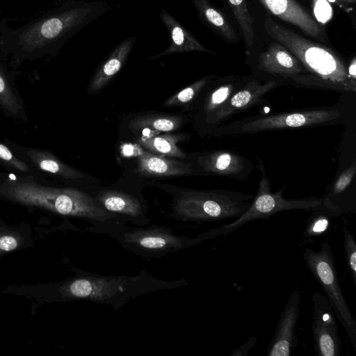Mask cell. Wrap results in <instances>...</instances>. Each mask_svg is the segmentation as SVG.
I'll return each mask as SVG.
<instances>
[{"label": "cell", "instance_id": "1", "mask_svg": "<svg viewBox=\"0 0 356 356\" xmlns=\"http://www.w3.org/2000/svg\"><path fill=\"white\" fill-rule=\"evenodd\" d=\"M104 0H60L16 28L0 20V59L17 72L25 62L57 56L74 35L109 11Z\"/></svg>", "mask_w": 356, "mask_h": 356}, {"label": "cell", "instance_id": "2", "mask_svg": "<svg viewBox=\"0 0 356 356\" xmlns=\"http://www.w3.org/2000/svg\"><path fill=\"white\" fill-rule=\"evenodd\" d=\"M44 177L0 171V197L40 207L63 215L99 221L115 216L101 208L88 194L73 188L47 184Z\"/></svg>", "mask_w": 356, "mask_h": 356}, {"label": "cell", "instance_id": "3", "mask_svg": "<svg viewBox=\"0 0 356 356\" xmlns=\"http://www.w3.org/2000/svg\"><path fill=\"white\" fill-rule=\"evenodd\" d=\"M267 34L287 48L315 80L318 90L342 92H356V78L348 65L332 49L314 42L267 17L264 23Z\"/></svg>", "mask_w": 356, "mask_h": 356}, {"label": "cell", "instance_id": "4", "mask_svg": "<svg viewBox=\"0 0 356 356\" xmlns=\"http://www.w3.org/2000/svg\"><path fill=\"white\" fill-rule=\"evenodd\" d=\"M346 108L339 104L293 109L271 114L243 118L216 128L211 135L218 138L255 134L282 129L312 128L341 124L346 120Z\"/></svg>", "mask_w": 356, "mask_h": 356}, {"label": "cell", "instance_id": "5", "mask_svg": "<svg viewBox=\"0 0 356 356\" xmlns=\"http://www.w3.org/2000/svg\"><path fill=\"white\" fill-rule=\"evenodd\" d=\"M258 164L256 165L261 172L258 189L249 208L238 218L230 223L212 229L204 234L202 239L225 236L240 228L245 224L259 219H268L275 214L286 210L312 211L320 207L324 202L323 197H309L300 199H289L283 196L286 186L278 191H271L270 179L261 159L256 156Z\"/></svg>", "mask_w": 356, "mask_h": 356}, {"label": "cell", "instance_id": "6", "mask_svg": "<svg viewBox=\"0 0 356 356\" xmlns=\"http://www.w3.org/2000/svg\"><path fill=\"white\" fill-rule=\"evenodd\" d=\"M254 195L230 190L188 191L177 198L176 213L185 220L236 219L250 207Z\"/></svg>", "mask_w": 356, "mask_h": 356}, {"label": "cell", "instance_id": "7", "mask_svg": "<svg viewBox=\"0 0 356 356\" xmlns=\"http://www.w3.org/2000/svg\"><path fill=\"white\" fill-rule=\"evenodd\" d=\"M302 257L356 350V321L342 293L334 257L328 241L325 240L318 251L306 248Z\"/></svg>", "mask_w": 356, "mask_h": 356}, {"label": "cell", "instance_id": "8", "mask_svg": "<svg viewBox=\"0 0 356 356\" xmlns=\"http://www.w3.org/2000/svg\"><path fill=\"white\" fill-rule=\"evenodd\" d=\"M252 75L262 80L276 79L284 86L318 90L314 78L284 46L274 41L251 62Z\"/></svg>", "mask_w": 356, "mask_h": 356}, {"label": "cell", "instance_id": "9", "mask_svg": "<svg viewBox=\"0 0 356 356\" xmlns=\"http://www.w3.org/2000/svg\"><path fill=\"white\" fill-rule=\"evenodd\" d=\"M284 86L276 79L262 80L252 74L248 76L242 85L232 95L222 108L212 119L209 133L227 122L234 115L250 108L268 104L265 95L275 88Z\"/></svg>", "mask_w": 356, "mask_h": 356}, {"label": "cell", "instance_id": "10", "mask_svg": "<svg viewBox=\"0 0 356 356\" xmlns=\"http://www.w3.org/2000/svg\"><path fill=\"white\" fill-rule=\"evenodd\" d=\"M312 300V330L315 351L321 356H339L342 342L334 312L325 296L320 292H315Z\"/></svg>", "mask_w": 356, "mask_h": 356}, {"label": "cell", "instance_id": "11", "mask_svg": "<svg viewBox=\"0 0 356 356\" xmlns=\"http://www.w3.org/2000/svg\"><path fill=\"white\" fill-rule=\"evenodd\" d=\"M197 172L245 181L254 168L251 160L231 149H213L197 154Z\"/></svg>", "mask_w": 356, "mask_h": 356}, {"label": "cell", "instance_id": "12", "mask_svg": "<svg viewBox=\"0 0 356 356\" xmlns=\"http://www.w3.org/2000/svg\"><path fill=\"white\" fill-rule=\"evenodd\" d=\"M5 143L17 157L29 165L35 175L61 180L85 177L81 172L63 163L49 150L24 147L8 139L5 140Z\"/></svg>", "mask_w": 356, "mask_h": 356}, {"label": "cell", "instance_id": "13", "mask_svg": "<svg viewBox=\"0 0 356 356\" xmlns=\"http://www.w3.org/2000/svg\"><path fill=\"white\" fill-rule=\"evenodd\" d=\"M301 295L298 289L291 293L268 348V356H289L298 345L296 325L300 316Z\"/></svg>", "mask_w": 356, "mask_h": 356}, {"label": "cell", "instance_id": "14", "mask_svg": "<svg viewBox=\"0 0 356 356\" xmlns=\"http://www.w3.org/2000/svg\"><path fill=\"white\" fill-rule=\"evenodd\" d=\"M259 1L275 16L296 26L305 34L324 43L329 42L324 28L296 0Z\"/></svg>", "mask_w": 356, "mask_h": 356}, {"label": "cell", "instance_id": "15", "mask_svg": "<svg viewBox=\"0 0 356 356\" xmlns=\"http://www.w3.org/2000/svg\"><path fill=\"white\" fill-rule=\"evenodd\" d=\"M246 78L247 76L237 75L216 76L208 86L200 102L198 114L200 122L205 134H209V127L213 117Z\"/></svg>", "mask_w": 356, "mask_h": 356}, {"label": "cell", "instance_id": "16", "mask_svg": "<svg viewBox=\"0 0 356 356\" xmlns=\"http://www.w3.org/2000/svg\"><path fill=\"white\" fill-rule=\"evenodd\" d=\"M159 16L167 30L169 44L161 52L151 56L150 59L154 60L172 54L191 51H200L216 54L215 52L204 46L167 10L165 8L161 9Z\"/></svg>", "mask_w": 356, "mask_h": 356}, {"label": "cell", "instance_id": "17", "mask_svg": "<svg viewBox=\"0 0 356 356\" xmlns=\"http://www.w3.org/2000/svg\"><path fill=\"white\" fill-rule=\"evenodd\" d=\"M356 174V159L341 170L332 182L327 186L323 197L325 202L343 213L356 212L355 194L354 191Z\"/></svg>", "mask_w": 356, "mask_h": 356}, {"label": "cell", "instance_id": "18", "mask_svg": "<svg viewBox=\"0 0 356 356\" xmlns=\"http://www.w3.org/2000/svg\"><path fill=\"white\" fill-rule=\"evenodd\" d=\"M127 280L122 277H94L79 278L69 286L72 296L94 301L110 299L124 289Z\"/></svg>", "mask_w": 356, "mask_h": 356}, {"label": "cell", "instance_id": "19", "mask_svg": "<svg viewBox=\"0 0 356 356\" xmlns=\"http://www.w3.org/2000/svg\"><path fill=\"white\" fill-rule=\"evenodd\" d=\"M16 74L0 59V111L6 118L28 122L24 102L15 82Z\"/></svg>", "mask_w": 356, "mask_h": 356}, {"label": "cell", "instance_id": "20", "mask_svg": "<svg viewBox=\"0 0 356 356\" xmlns=\"http://www.w3.org/2000/svg\"><path fill=\"white\" fill-rule=\"evenodd\" d=\"M136 41V36L124 39L106 57L90 83L88 91L90 94L103 88L120 72L127 62Z\"/></svg>", "mask_w": 356, "mask_h": 356}, {"label": "cell", "instance_id": "21", "mask_svg": "<svg viewBox=\"0 0 356 356\" xmlns=\"http://www.w3.org/2000/svg\"><path fill=\"white\" fill-rule=\"evenodd\" d=\"M136 172L147 177H172L192 175L195 169L191 163L143 152L138 157Z\"/></svg>", "mask_w": 356, "mask_h": 356}, {"label": "cell", "instance_id": "22", "mask_svg": "<svg viewBox=\"0 0 356 356\" xmlns=\"http://www.w3.org/2000/svg\"><path fill=\"white\" fill-rule=\"evenodd\" d=\"M124 241L140 248L164 251L183 248L182 239L162 228L135 229L124 234Z\"/></svg>", "mask_w": 356, "mask_h": 356}, {"label": "cell", "instance_id": "23", "mask_svg": "<svg viewBox=\"0 0 356 356\" xmlns=\"http://www.w3.org/2000/svg\"><path fill=\"white\" fill-rule=\"evenodd\" d=\"M201 21L229 43H236L237 34L225 14L209 0H191Z\"/></svg>", "mask_w": 356, "mask_h": 356}, {"label": "cell", "instance_id": "24", "mask_svg": "<svg viewBox=\"0 0 356 356\" xmlns=\"http://www.w3.org/2000/svg\"><path fill=\"white\" fill-rule=\"evenodd\" d=\"M98 202L111 213L136 217L142 213L140 202L133 196L115 191H104L97 196Z\"/></svg>", "mask_w": 356, "mask_h": 356}, {"label": "cell", "instance_id": "25", "mask_svg": "<svg viewBox=\"0 0 356 356\" xmlns=\"http://www.w3.org/2000/svg\"><path fill=\"white\" fill-rule=\"evenodd\" d=\"M312 214L307 221L303 236L307 239L323 236L327 234L332 225V220L341 213L324 200L323 203L311 211Z\"/></svg>", "mask_w": 356, "mask_h": 356}, {"label": "cell", "instance_id": "26", "mask_svg": "<svg viewBox=\"0 0 356 356\" xmlns=\"http://www.w3.org/2000/svg\"><path fill=\"white\" fill-rule=\"evenodd\" d=\"M181 135H163L142 137L139 143L150 152L170 157L184 158L186 154L177 146Z\"/></svg>", "mask_w": 356, "mask_h": 356}, {"label": "cell", "instance_id": "27", "mask_svg": "<svg viewBox=\"0 0 356 356\" xmlns=\"http://www.w3.org/2000/svg\"><path fill=\"white\" fill-rule=\"evenodd\" d=\"M239 25L244 39L247 52L251 54L254 46L253 17L245 0H226Z\"/></svg>", "mask_w": 356, "mask_h": 356}, {"label": "cell", "instance_id": "28", "mask_svg": "<svg viewBox=\"0 0 356 356\" xmlns=\"http://www.w3.org/2000/svg\"><path fill=\"white\" fill-rule=\"evenodd\" d=\"M183 120L169 115H145L134 118L129 127L134 129H149L159 131H170L179 128Z\"/></svg>", "mask_w": 356, "mask_h": 356}, {"label": "cell", "instance_id": "29", "mask_svg": "<svg viewBox=\"0 0 356 356\" xmlns=\"http://www.w3.org/2000/svg\"><path fill=\"white\" fill-rule=\"evenodd\" d=\"M216 76L215 74H210L195 81L167 99L162 105L164 106H179L191 102L205 91L212 80Z\"/></svg>", "mask_w": 356, "mask_h": 356}, {"label": "cell", "instance_id": "30", "mask_svg": "<svg viewBox=\"0 0 356 356\" xmlns=\"http://www.w3.org/2000/svg\"><path fill=\"white\" fill-rule=\"evenodd\" d=\"M0 166L15 174H34L29 165L17 157L10 147L0 142Z\"/></svg>", "mask_w": 356, "mask_h": 356}, {"label": "cell", "instance_id": "31", "mask_svg": "<svg viewBox=\"0 0 356 356\" xmlns=\"http://www.w3.org/2000/svg\"><path fill=\"white\" fill-rule=\"evenodd\" d=\"M343 248L348 269L356 287V243L355 236L346 226L343 227Z\"/></svg>", "mask_w": 356, "mask_h": 356}, {"label": "cell", "instance_id": "32", "mask_svg": "<svg viewBox=\"0 0 356 356\" xmlns=\"http://www.w3.org/2000/svg\"><path fill=\"white\" fill-rule=\"evenodd\" d=\"M257 341V339L255 337H250L245 343L235 349L230 354V356H246L252 348L255 345Z\"/></svg>", "mask_w": 356, "mask_h": 356}, {"label": "cell", "instance_id": "33", "mask_svg": "<svg viewBox=\"0 0 356 356\" xmlns=\"http://www.w3.org/2000/svg\"><path fill=\"white\" fill-rule=\"evenodd\" d=\"M17 246L16 239L10 236H4L0 238V249L5 251H10L15 249Z\"/></svg>", "mask_w": 356, "mask_h": 356}, {"label": "cell", "instance_id": "34", "mask_svg": "<svg viewBox=\"0 0 356 356\" xmlns=\"http://www.w3.org/2000/svg\"><path fill=\"white\" fill-rule=\"evenodd\" d=\"M339 1H343L346 3H353L355 1V0H339Z\"/></svg>", "mask_w": 356, "mask_h": 356}]
</instances>
